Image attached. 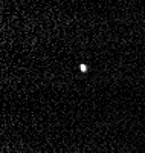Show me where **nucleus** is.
<instances>
[{
  "label": "nucleus",
  "mask_w": 145,
  "mask_h": 153,
  "mask_svg": "<svg viewBox=\"0 0 145 153\" xmlns=\"http://www.w3.org/2000/svg\"><path fill=\"white\" fill-rule=\"evenodd\" d=\"M80 71L81 72H87V66L86 65H80Z\"/></svg>",
  "instance_id": "obj_1"
}]
</instances>
